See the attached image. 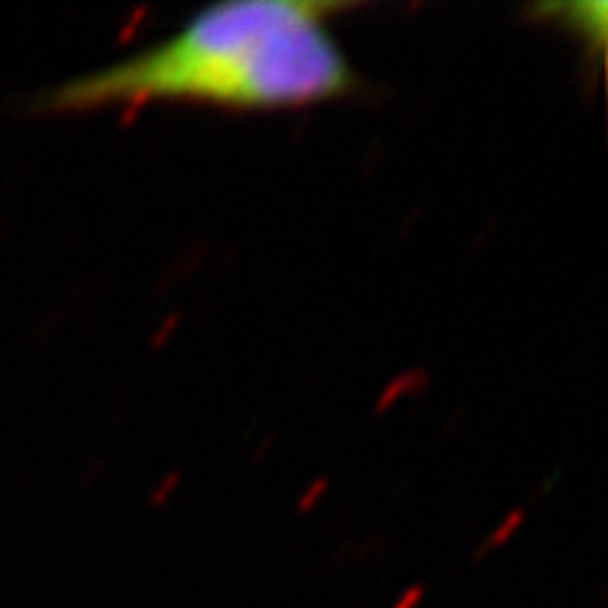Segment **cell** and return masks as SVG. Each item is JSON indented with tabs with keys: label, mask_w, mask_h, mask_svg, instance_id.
I'll return each instance as SVG.
<instances>
[{
	"label": "cell",
	"mask_w": 608,
	"mask_h": 608,
	"mask_svg": "<svg viewBox=\"0 0 608 608\" xmlns=\"http://www.w3.org/2000/svg\"><path fill=\"white\" fill-rule=\"evenodd\" d=\"M543 12L558 14L566 29L580 37V43L592 46L595 54H603L605 46V4H566V6H547Z\"/></svg>",
	"instance_id": "obj_2"
},
{
	"label": "cell",
	"mask_w": 608,
	"mask_h": 608,
	"mask_svg": "<svg viewBox=\"0 0 608 608\" xmlns=\"http://www.w3.org/2000/svg\"><path fill=\"white\" fill-rule=\"evenodd\" d=\"M349 4L232 0L198 12L161 43L40 91L34 113H91L189 101L225 110L307 108L358 91L330 31Z\"/></svg>",
	"instance_id": "obj_1"
}]
</instances>
